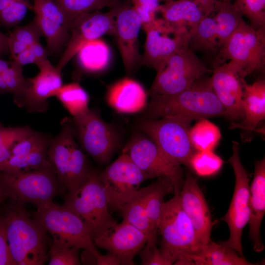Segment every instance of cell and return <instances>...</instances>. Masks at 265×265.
<instances>
[{
  "mask_svg": "<svg viewBox=\"0 0 265 265\" xmlns=\"http://www.w3.org/2000/svg\"><path fill=\"white\" fill-rule=\"evenodd\" d=\"M64 13L71 25L78 16L85 13L114 7L119 0H52Z\"/></svg>",
  "mask_w": 265,
  "mask_h": 265,
  "instance_id": "cell-37",
  "label": "cell"
},
{
  "mask_svg": "<svg viewBox=\"0 0 265 265\" xmlns=\"http://www.w3.org/2000/svg\"><path fill=\"white\" fill-rule=\"evenodd\" d=\"M48 52L40 43L36 42L26 48L13 59L23 67L34 63L37 66L48 59Z\"/></svg>",
  "mask_w": 265,
  "mask_h": 265,
  "instance_id": "cell-45",
  "label": "cell"
},
{
  "mask_svg": "<svg viewBox=\"0 0 265 265\" xmlns=\"http://www.w3.org/2000/svg\"><path fill=\"white\" fill-rule=\"evenodd\" d=\"M190 122L174 117L141 119L138 130L149 136L171 161L189 166L196 151L189 137Z\"/></svg>",
  "mask_w": 265,
  "mask_h": 265,
  "instance_id": "cell-9",
  "label": "cell"
},
{
  "mask_svg": "<svg viewBox=\"0 0 265 265\" xmlns=\"http://www.w3.org/2000/svg\"><path fill=\"white\" fill-rule=\"evenodd\" d=\"M183 208L191 220L198 240L202 245L212 240L213 226L211 214L205 196L196 178L188 172L180 192Z\"/></svg>",
  "mask_w": 265,
  "mask_h": 265,
  "instance_id": "cell-21",
  "label": "cell"
},
{
  "mask_svg": "<svg viewBox=\"0 0 265 265\" xmlns=\"http://www.w3.org/2000/svg\"><path fill=\"white\" fill-rule=\"evenodd\" d=\"M157 234L151 235L139 254L141 265H171L174 260L161 248L157 245Z\"/></svg>",
  "mask_w": 265,
  "mask_h": 265,
  "instance_id": "cell-40",
  "label": "cell"
},
{
  "mask_svg": "<svg viewBox=\"0 0 265 265\" xmlns=\"http://www.w3.org/2000/svg\"><path fill=\"white\" fill-rule=\"evenodd\" d=\"M223 164V159L213 151H197L190 158L189 166L197 175L204 177L216 174Z\"/></svg>",
  "mask_w": 265,
  "mask_h": 265,
  "instance_id": "cell-38",
  "label": "cell"
},
{
  "mask_svg": "<svg viewBox=\"0 0 265 265\" xmlns=\"http://www.w3.org/2000/svg\"><path fill=\"white\" fill-rule=\"evenodd\" d=\"M115 10L114 34L126 73L130 74L142 62L138 35L141 20L132 6L119 4Z\"/></svg>",
  "mask_w": 265,
  "mask_h": 265,
  "instance_id": "cell-18",
  "label": "cell"
},
{
  "mask_svg": "<svg viewBox=\"0 0 265 265\" xmlns=\"http://www.w3.org/2000/svg\"><path fill=\"white\" fill-rule=\"evenodd\" d=\"M63 206L83 221L93 240L117 223L109 211L100 172L96 169L78 188L68 192Z\"/></svg>",
  "mask_w": 265,
  "mask_h": 265,
  "instance_id": "cell-5",
  "label": "cell"
},
{
  "mask_svg": "<svg viewBox=\"0 0 265 265\" xmlns=\"http://www.w3.org/2000/svg\"><path fill=\"white\" fill-rule=\"evenodd\" d=\"M233 154L228 161L232 166L235 176L234 193L229 208L221 218L230 231L228 240L221 243L235 250L243 257L241 236L243 228L248 223L250 216L248 174L242 165L239 156L240 147L238 142L233 141Z\"/></svg>",
  "mask_w": 265,
  "mask_h": 265,
  "instance_id": "cell-14",
  "label": "cell"
},
{
  "mask_svg": "<svg viewBox=\"0 0 265 265\" xmlns=\"http://www.w3.org/2000/svg\"><path fill=\"white\" fill-rule=\"evenodd\" d=\"M0 186L7 198L37 208L53 202L65 190L53 167L18 174L0 171Z\"/></svg>",
  "mask_w": 265,
  "mask_h": 265,
  "instance_id": "cell-6",
  "label": "cell"
},
{
  "mask_svg": "<svg viewBox=\"0 0 265 265\" xmlns=\"http://www.w3.org/2000/svg\"><path fill=\"white\" fill-rule=\"evenodd\" d=\"M80 249L70 246L59 240L53 239L50 250V265H80Z\"/></svg>",
  "mask_w": 265,
  "mask_h": 265,
  "instance_id": "cell-43",
  "label": "cell"
},
{
  "mask_svg": "<svg viewBox=\"0 0 265 265\" xmlns=\"http://www.w3.org/2000/svg\"><path fill=\"white\" fill-rule=\"evenodd\" d=\"M213 18L216 22L217 39L221 48L243 19L238 8L232 2L218 0L214 5ZM220 54V53H219Z\"/></svg>",
  "mask_w": 265,
  "mask_h": 265,
  "instance_id": "cell-30",
  "label": "cell"
},
{
  "mask_svg": "<svg viewBox=\"0 0 265 265\" xmlns=\"http://www.w3.org/2000/svg\"><path fill=\"white\" fill-rule=\"evenodd\" d=\"M95 265H119L120 263L117 258L111 253L106 255L101 254L96 258Z\"/></svg>",
  "mask_w": 265,
  "mask_h": 265,
  "instance_id": "cell-48",
  "label": "cell"
},
{
  "mask_svg": "<svg viewBox=\"0 0 265 265\" xmlns=\"http://www.w3.org/2000/svg\"><path fill=\"white\" fill-rule=\"evenodd\" d=\"M202 10L206 16L210 15L213 11L214 5L218 0H192Z\"/></svg>",
  "mask_w": 265,
  "mask_h": 265,
  "instance_id": "cell-49",
  "label": "cell"
},
{
  "mask_svg": "<svg viewBox=\"0 0 265 265\" xmlns=\"http://www.w3.org/2000/svg\"><path fill=\"white\" fill-rule=\"evenodd\" d=\"M151 96L141 119L174 117L191 123L202 118H227L225 110L212 87L210 78L206 75L189 88L178 93Z\"/></svg>",
  "mask_w": 265,
  "mask_h": 265,
  "instance_id": "cell-1",
  "label": "cell"
},
{
  "mask_svg": "<svg viewBox=\"0 0 265 265\" xmlns=\"http://www.w3.org/2000/svg\"><path fill=\"white\" fill-rule=\"evenodd\" d=\"M4 93H6V92H5V91H2L1 90H0V95H2L3 94H4Z\"/></svg>",
  "mask_w": 265,
  "mask_h": 265,
  "instance_id": "cell-54",
  "label": "cell"
},
{
  "mask_svg": "<svg viewBox=\"0 0 265 265\" xmlns=\"http://www.w3.org/2000/svg\"><path fill=\"white\" fill-rule=\"evenodd\" d=\"M191 142L197 151H213L221 138L219 128L207 118L198 120L189 129Z\"/></svg>",
  "mask_w": 265,
  "mask_h": 265,
  "instance_id": "cell-35",
  "label": "cell"
},
{
  "mask_svg": "<svg viewBox=\"0 0 265 265\" xmlns=\"http://www.w3.org/2000/svg\"><path fill=\"white\" fill-rule=\"evenodd\" d=\"M167 22L190 31L194 29L206 16L192 0H172L160 5L159 10Z\"/></svg>",
  "mask_w": 265,
  "mask_h": 265,
  "instance_id": "cell-27",
  "label": "cell"
},
{
  "mask_svg": "<svg viewBox=\"0 0 265 265\" xmlns=\"http://www.w3.org/2000/svg\"><path fill=\"white\" fill-rule=\"evenodd\" d=\"M32 130L27 126L7 127L0 122V165L11 157L15 143Z\"/></svg>",
  "mask_w": 265,
  "mask_h": 265,
  "instance_id": "cell-39",
  "label": "cell"
},
{
  "mask_svg": "<svg viewBox=\"0 0 265 265\" xmlns=\"http://www.w3.org/2000/svg\"><path fill=\"white\" fill-rule=\"evenodd\" d=\"M28 9L33 10L28 0L13 1L0 12V22L7 26L16 25L24 19Z\"/></svg>",
  "mask_w": 265,
  "mask_h": 265,
  "instance_id": "cell-44",
  "label": "cell"
},
{
  "mask_svg": "<svg viewBox=\"0 0 265 265\" xmlns=\"http://www.w3.org/2000/svg\"><path fill=\"white\" fill-rule=\"evenodd\" d=\"M190 34L188 47L194 52H201L208 59H211L213 68L218 65L220 48L213 17L205 16Z\"/></svg>",
  "mask_w": 265,
  "mask_h": 265,
  "instance_id": "cell-26",
  "label": "cell"
},
{
  "mask_svg": "<svg viewBox=\"0 0 265 265\" xmlns=\"http://www.w3.org/2000/svg\"><path fill=\"white\" fill-rule=\"evenodd\" d=\"M255 29L265 27V0H235L233 3Z\"/></svg>",
  "mask_w": 265,
  "mask_h": 265,
  "instance_id": "cell-41",
  "label": "cell"
},
{
  "mask_svg": "<svg viewBox=\"0 0 265 265\" xmlns=\"http://www.w3.org/2000/svg\"><path fill=\"white\" fill-rule=\"evenodd\" d=\"M250 188L249 236L254 251L264 250L260 229L265 213V159L256 160L253 181Z\"/></svg>",
  "mask_w": 265,
  "mask_h": 265,
  "instance_id": "cell-25",
  "label": "cell"
},
{
  "mask_svg": "<svg viewBox=\"0 0 265 265\" xmlns=\"http://www.w3.org/2000/svg\"><path fill=\"white\" fill-rule=\"evenodd\" d=\"M106 100L110 107L124 114L143 111L148 104L147 94L144 87L130 78H123L110 85Z\"/></svg>",
  "mask_w": 265,
  "mask_h": 265,
  "instance_id": "cell-23",
  "label": "cell"
},
{
  "mask_svg": "<svg viewBox=\"0 0 265 265\" xmlns=\"http://www.w3.org/2000/svg\"><path fill=\"white\" fill-rule=\"evenodd\" d=\"M75 136L72 120L64 118L60 132L52 139L48 149V158L57 179L68 192L81 186L93 169Z\"/></svg>",
  "mask_w": 265,
  "mask_h": 265,
  "instance_id": "cell-4",
  "label": "cell"
},
{
  "mask_svg": "<svg viewBox=\"0 0 265 265\" xmlns=\"http://www.w3.org/2000/svg\"><path fill=\"white\" fill-rule=\"evenodd\" d=\"M0 265H15L8 248L3 216L0 217Z\"/></svg>",
  "mask_w": 265,
  "mask_h": 265,
  "instance_id": "cell-47",
  "label": "cell"
},
{
  "mask_svg": "<svg viewBox=\"0 0 265 265\" xmlns=\"http://www.w3.org/2000/svg\"><path fill=\"white\" fill-rule=\"evenodd\" d=\"M38 67V74L27 79L29 85L18 106L25 107L29 113H45L49 106L48 98L54 97L63 85L61 72L48 59Z\"/></svg>",
  "mask_w": 265,
  "mask_h": 265,
  "instance_id": "cell-22",
  "label": "cell"
},
{
  "mask_svg": "<svg viewBox=\"0 0 265 265\" xmlns=\"http://www.w3.org/2000/svg\"><path fill=\"white\" fill-rule=\"evenodd\" d=\"M0 90L5 91L7 93V89L6 86L4 82V80L1 77V75L0 73Z\"/></svg>",
  "mask_w": 265,
  "mask_h": 265,
  "instance_id": "cell-52",
  "label": "cell"
},
{
  "mask_svg": "<svg viewBox=\"0 0 265 265\" xmlns=\"http://www.w3.org/2000/svg\"><path fill=\"white\" fill-rule=\"evenodd\" d=\"M42 36L43 34L35 19L26 25L16 27L7 36L10 58L14 59L30 46L40 42Z\"/></svg>",
  "mask_w": 265,
  "mask_h": 265,
  "instance_id": "cell-36",
  "label": "cell"
},
{
  "mask_svg": "<svg viewBox=\"0 0 265 265\" xmlns=\"http://www.w3.org/2000/svg\"><path fill=\"white\" fill-rule=\"evenodd\" d=\"M9 54L7 36L0 31V56Z\"/></svg>",
  "mask_w": 265,
  "mask_h": 265,
  "instance_id": "cell-50",
  "label": "cell"
},
{
  "mask_svg": "<svg viewBox=\"0 0 265 265\" xmlns=\"http://www.w3.org/2000/svg\"><path fill=\"white\" fill-rule=\"evenodd\" d=\"M229 60L238 67L241 77L263 72L265 66V27L255 29L242 19L223 45L219 65Z\"/></svg>",
  "mask_w": 265,
  "mask_h": 265,
  "instance_id": "cell-7",
  "label": "cell"
},
{
  "mask_svg": "<svg viewBox=\"0 0 265 265\" xmlns=\"http://www.w3.org/2000/svg\"><path fill=\"white\" fill-rule=\"evenodd\" d=\"M123 151L149 179L169 178L173 185L174 194H179L184 181L181 165L169 159L149 136L138 130L133 133Z\"/></svg>",
  "mask_w": 265,
  "mask_h": 265,
  "instance_id": "cell-12",
  "label": "cell"
},
{
  "mask_svg": "<svg viewBox=\"0 0 265 265\" xmlns=\"http://www.w3.org/2000/svg\"><path fill=\"white\" fill-rule=\"evenodd\" d=\"M48 147H43L27 154L11 156L0 165V171L18 174L53 167L48 158Z\"/></svg>",
  "mask_w": 265,
  "mask_h": 265,
  "instance_id": "cell-32",
  "label": "cell"
},
{
  "mask_svg": "<svg viewBox=\"0 0 265 265\" xmlns=\"http://www.w3.org/2000/svg\"><path fill=\"white\" fill-rule=\"evenodd\" d=\"M192 265H253L244 256H240L235 250L221 242L211 240L203 246L196 254L189 257Z\"/></svg>",
  "mask_w": 265,
  "mask_h": 265,
  "instance_id": "cell-28",
  "label": "cell"
},
{
  "mask_svg": "<svg viewBox=\"0 0 265 265\" xmlns=\"http://www.w3.org/2000/svg\"><path fill=\"white\" fill-rule=\"evenodd\" d=\"M132 7L139 16L142 28L151 23L157 17L159 1L158 0H131Z\"/></svg>",
  "mask_w": 265,
  "mask_h": 265,
  "instance_id": "cell-46",
  "label": "cell"
},
{
  "mask_svg": "<svg viewBox=\"0 0 265 265\" xmlns=\"http://www.w3.org/2000/svg\"><path fill=\"white\" fill-rule=\"evenodd\" d=\"M114 7L106 13L100 10L83 14L72 23L65 49L56 68L60 72L87 43L106 34H114Z\"/></svg>",
  "mask_w": 265,
  "mask_h": 265,
  "instance_id": "cell-16",
  "label": "cell"
},
{
  "mask_svg": "<svg viewBox=\"0 0 265 265\" xmlns=\"http://www.w3.org/2000/svg\"><path fill=\"white\" fill-rule=\"evenodd\" d=\"M73 118L75 135L82 149L97 163H107L120 142L116 127L105 121L97 110L89 108Z\"/></svg>",
  "mask_w": 265,
  "mask_h": 265,
  "instance_id": "cell-10",
  "label": "cell"
},
{
  "mask_svg": "<svg viewBox=\"0 0 265 265\" xmlns=\"http://www.w3.org/2000/svg\"><path fill=\"white\" fill-rule=\"evenodd\" d=\"M6 198L7 197L0 186V204L2 203Z\"/></svg>",
  "mask_w": 265,
  "mask_h": 265,
  "instance_id": "cell-53",
  "label": "cell"
},
{
  "mask_svg": "<svg viewBox=\"0 0 265 265\" xmlns=\"http://www.w3.org/2000/svg\"><path fill=\"white\" fill-rule=\"evenodd\" d=\"M34 217L52 235L53 239L71 247L88 250L97 255L100 254L83 221L64 206L52 202L37 208Z\"/></svg>",
  "mask_w": 265,
  "mask_h": 265,
  "instance_id": "cell-11",
  "label": "cell"
},
{
  "mask_svg": "<svg viewBox=\"0 0 265 265\" xmlns=\"http://www.w3.org/2000/svg\"><path fill=\"white\" fill-rule=\"evenodd\" d=\"M195 52L186 46L171 55L158 71L150 89L152 95H171L189 88L202 76L211 73Z\"/></svg>",
  "mask_w": 265,
  "mask_h": 265,
  "instance_id": "cell-8",
  "label": "cell"
},
{
  "mask_svg": "<svg viewBox=\"0 0 265 265\" xmlns=\"http://www.w3.org/2000/svg\"><path fill=\"white\" fill-rule=\"evenodd\" d=\"M148 236L123 220L93 240L95 245L115 256L120 265H133V259L145 245Z\"/></svg>",
  "mask_w": 265,
  "mask_h": 265,
  "instance_id": "cell-19",
  "label": "cell"
},
{
  "mask_svg": "<svg viewBox=\"0 0 265 265\" xmlns=\"http://www.w3.org/2000/svg\"><path fill=\"white\" fill-rule=\"evenodd\" d=\"M54 97L73 117L81 114L89 108V96L78 82L62 85Z\"/></svg>",
  "mask_w": 265,
  "mask_h": 265,
  "instance_id": "cell-33",
  "label": "cell"
},
{
  "mask_svg": "<svg viewBox=\"0 0 265 265\" xmlns=\"http://www.w3.org/2000/svg\"><path fill=\"white\" fill-rule=\"evenodd\" d=\"M52 139L46 134L32 130L15 143L11 150V156L27 154L41 148L48 147Z\"/></svg>",
  "mask_w": 265,
  "mask_h": 265,
  "instance_id": "cell-42",
  "label": "cell"
},
{
  "mask_svg": "<svg viewBox=\"0 0 265 265\" xmlns=\"http://www.w3.org/2000/svg\"><path fill=\"white\" fill-rule=\"evenodd\" d=\"M17 0H0V12L11 3Z\"/></svg>",
  "mask_w": 265,
  "mask_h": 265,
  "instance_id": "cell-51",
  "label": "cell"
},
{
  "mask_svg": "<svg viewBox=\"0 0 265 265\" xmlns=\"http://www.w3.org/2000/svg\"><path fill=\"white\" fill-rule=\"evenodd\" d=\"M144 187L140 188L135 196L120 210L123 220L137 228L148 237L153 234L148 217L144 201Z\"/></svg>",
  "mask_w": 265,
  "mask_h": 265,
  "instance_id": "cell-34",
  "label": "cell"
},
{
  "mask_svg": "<svg viewBox=\"0 0 265 265\" xmlns=\"http://www.w3.org/2000/svg\"><path fill=\"white\" fill-rule=\"evenodd\" d=\"M159 2L161 1H164L165 2H168V1H171L172 0H158Z\"/></svg>",
  "mask_w": 265,
  "mask_h": 265,
  "instance_id": "cell-56",
  "label": "cell"
},
{
  "mask_svg": "<svg viewBox=\"0 0 265 265\" xmlns=\"http://www.w3.org/2000/svg\"><path fill=\"white\" fill-rule=\"evenodd\" d=\"M33 10L34 19L46 38L49 53L59 54L68 43L71 23L52 0H33Z\"/></svg>",
  "mask_w": 265,
  "mask_h": 265,
  "instance_id": "cell-20",
  "label": "cell"
},
{
  "mask_svg": "<svg viewBox=\"0 0 265 265\" xmlns=\"http://www.w3.org/2000/svg\"><path fill=\"white\" fill-rule=\"evenodd\" d=\"M243 118L239 122L233 123L231 128L241 131L244 142L251 141L253 132L265 118V80L260 79L253 83L245 82L243 86Z\"/></svg>",
  "mask_w": 265,
  "mask_h": 265,
  "instance_id": "cell-24",
  "label": "cell"
},
{
  "mask_svg": "<svg viewBox=\"0 0 265 265\" xmlns=\"http://www.w3.org/2000/svg\"><path fill=\"white\" fill-rule=\"evenodd\" d=\"M3 216L10 253L15 265H41L47 259L46 230L31 218L25 203L10 199Z\"/></svg>",
  "mask_w": 265,
  "mask_h": 265,
  "instance_id": "cell-2",
  "label": "cell"
},
{
  "mask_svg": "<svg viewBox=\"0 0 265 265\" xmlns=\"http://www.w3.org/2000/svg\"><path fill=\"white\" fill-rule=\"evenodd\" d=\"M146 210L153 233H157L165 196L174 192L171 180L166 177H158L156 181L144 187Z\"/></svg>",
  "mask_w": 265,
  "mask_h": 265,
  "instance_id": "cell-29",
  "label": "cell"
},
{
  "mask_svg": "<svg viewBox=\"0 0 265 265\" xmlns=\"http://www.w3.org/2000/svg\"><path fill=\"white\" fill-rule=\"evenodd\" d=\"M221 0L232 2V1H234L235 0Z\"/></svg>",
  "mask_w": 265,
  "mask_h": 265,
  "instance_id": "cell-55",
  "label": "cell"
},
{
  "mask_svg": "<svg viewBox=\"0 0 265 265\" xmlns=\"http://www.w3.org/2000/svg\"><path fill=\"white\" fill-rule=\"evenodd\" d=\"M146 33L142 63L159 70L173 54L188 46L190 31L156 18L143 27Z\"/></svg>",
  "mask_w": 265,
  "mask_h": 265,
  "instance_id": "cell-15",
  "label": "cell"
},
{
  "mask_svg": "<svg viewBox=\"0 0 265 265\" xmlns=\"http://www.w3.org/2000/svg\"><path fill=\"white\" fill-rule=\"evenodd\" d=\"M210 81L227 118L233 123L240 122L244 117L242 98L246 81L238 67L232 60L218 65L213 68Z\"/></svg>",
  "mask_w": 265,
  "mask_h": 265,
  "instance_id": "cell-17",
  "label": "cell"
},
{
  "mask_svg": "<svg viewBox=\"0 0 265 265\" xmlns=\"http://www.w3.org/2000/svg\"><path fill=\"white\" fill-rule=\"evenodd\" d=\"M162 237L161 248L175 261L174 265H192L189 257L197 254L202 245L179 195L162 205L158 224Z\"/></svg>",
  "mask_w": 265,
  "mask_h": 265,
  "instance_id": "cell-3",
  "label": "cell"
},
{
  "mask_svg": "<svg viewBox=\"0 0 265 265\" xmlns=\"http://www.w3.org/2000/svg\"><path fill=\"white\" fill-rule=\"evenodd\" d=\"M109 212L119 211L131 200L144 181L150 179L125 152L100 172Z\"/></svg>",
  "mask_w": 265,
  "mask_h": 265,
  "instance_id": "cell-13",
  "label": "cell"
},
{
  "mask_svg": "<svg viewBox=\"0 0 265 265\" xmlns=\"http://www.w3.org/2000/svg\"><path fill=\"white\" fill-rule=\"evenodd\" d=\"M76 55L80 66L91 73L105 70L108 65L110 58L109 48L101 38L87 43Z\"/></svg>",
  "mask_w": 265,
  "mask_h": 265,
  "instance_id": "cell-31",
  "label": "cell"
}]
</instances>
